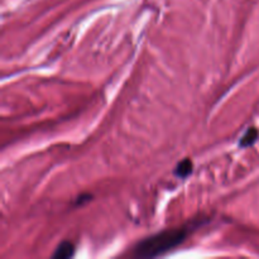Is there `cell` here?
Here are the masks:
<instances>
[{
    "mask_svg": "<svg viewBox=\"0 0 259 259\" xmlns=\"http://www.w3.org/2000/svg\"><path fill=\"white\" fill-rule=\"evenodd\" d=\"M190 228H177L158 233L156 235L146 238L139 242L134 248V255L137 257H157L164 254L172 248L181 244L187 238Z\"/></svg>",
    "mask_w": 259,
    "mask_h": 259,
    "instance_id": "6da1fadb",
    "label": "cell"
},
{
    "mask_svg": "<svg viewBox=\"0 0 259 259\" xmlns=\"http://www.w3.org/2000/svg\"><path fill=\"white\" fill-rule=\"evenodd\" d=\"M73 254H75V245H73L71 242H67V240H66V242H62L60 245H58L57 249L55 250L52 257L65 259V258H71Z\"/></svg>",
    "mask_w": 259,
    "mask_h": 259,
    "instance_id": "7a4b0ae2",
    "label": "cell"
},
{
    "mask_svg": "<svg viewBox=\"0 0 259 259\" xmlns=\"http://www.w3.org/2000/svg\"><path fill=\"white\" fill-rule=\"evenodd\" d=\"M192 169H194V163H192L191 159L186 158L184 161L179 162V164L175 168V176L179 177V179H186L187 176L192 174Z\"/></svg>",
    "mask_w": 259,
    "mask_h": 259,
    "instance_id": "3957f363",
    "label": "cell"
},
{
    "mask_svg": "<svg viewBox=\"0 0 259 259\" xmlns=\"http://www.w3.org/2000/svg\"><path fill=\"white\" fill-rule=\"evenodd\" d=\"M259 137V132L255 128H249L247 132L244 133V136L242 137L239 142V147L240 148H248V147L253 146V144L257 142Z\"/></svg>",
    "mask_w": 259,
    "mask_h": 259,
    "instance_id": "277c9868",
    "label": "cell"
}]
</instances>
